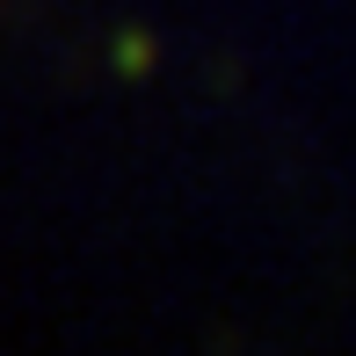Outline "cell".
<instances>
[{
    "label": "cell",
    "mask_w": 356,
    "mask_h": 356,
    "mask_svg": "<svg viewBox=\"0 0 356 356\" xmlns=\"http://www.w3.org/2000/svg\"><path fill=\"white\" fill-rule=\"evenodd\" d=\"M109 66H117L124 80H145V73L160 66V37H153V29H138V22H124L117 37H109Z\"/></svg>",
    "instance_id": "obj_1"
}]
</instances>
